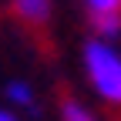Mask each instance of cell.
<instances>
[{
	"label": "cell",
	"mask_w": 121,
	"mask_h": 121,
	"mask_svg": "<svg viewBox=\"0 0 121 121\" xmlns=\"http://www.w3.org/2000/svg\"><path fill=\"white\" fill-rule=\"evenodd\" d=\"M13 13L24 20V24H34V27H44L51 20V0H10Z\"/></svg>",
	"instance_id": "obj_2"
},
{
	"label": "cell",
	"mask_w": 121,
	"mask_h": 121,
	"mask_svg": "<svg viewBox=\"0 0 121 121\" xmlns=\"http://www.w3.org/2000/svg\"><path fill=\"white\" fill-rule=\"evenodd\" d=\"M0 121H20L13 111H7V108H0Z\"/></svg>",
	"instance_id": "obj_7"
},
{
	"label": "cell",
	"mask_w": 121,
	"mask_h": 121,
	"mask_svg": "<svg viewBox=\"0 0 121 121\" xmlns=\"http://www.w3.org/2000/svg\"><path fill=\"white\" fill-rule=\"evenodd\" d=\"M60 121H101V118L91 111L87 104L67 98V101H60Z\"/></svg>",
	"instance_id": "obj_5"
},
{
	"label": "cell",
	"mask_w": 121,
	"mask_h": 121,
	"mask_svg": "<svg viewBox=\"0 0 121 121\" xmlns=\"http://www.w3.org/2000/svg\"><path fill=\"white\" fill-rule=\"evenodd\" d=\"M91 13H121V0H84Z\"/></svg>",
	"instance_id": "obj_6"
},
{
	"label": "cell",
	"mask_w": 121,
	"mask_h": 121,
	"mask_svg": "<svg viewBox=\"0 0 121 121\" xmlns=\"http://www.w3.org/2000/svg\"><path fill=\"white\" fill-rule=\"evenodd\" d=\"M91 27L101 40H118L121 37V13H91Z\"/></svg>",
	"instance_id": "obj_3"
},
{
	"label": "cell",
	"mask_w": 121,
	"mask_h": 121,
	"mask_svg": "<svg viewBox=\"0 0 121 121\" xmlns=\"http://www.w3.org/2000/svg\"><path fill=\"white\" fill-rule=\"evenodd\" d=\"M4 94H7V101L13 104V108H34V87H30L27 81H7V87H4Z\"/></svg>",
	"instance_id": "obj_4"
},
{
	"label": "cell",
	"mask_w": 121,
	"mask_h": 121,
	"mask_svg": "<svg viewBox=\"0 0 121 121\" xmlns=\"http://www.w3.org/2000/svg\"><path fill=\"white\" fill-rule=\"evenodd\" d=\"M81 60H84V74L94 94L121 108V51L114 47V40H101V37L87 40Z\"/></svg>",
	"instance_id": "obj_1"
}]
</instances>
